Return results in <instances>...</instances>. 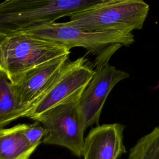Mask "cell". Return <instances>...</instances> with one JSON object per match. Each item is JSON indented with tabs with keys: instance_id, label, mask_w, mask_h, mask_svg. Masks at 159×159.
<instances>
[{
	"instance_id": "2",
	"label": "cell",
	"mask_w": 159,
	"mask_h": 159,
	"mask_svg": "<svg viewBox=\"0 0 159 159\" xmlns=\"http://www.w3.org/2000/svg\"><path fill=\"white\" fill-rule=\"evenodd\" d=\"M70 50L52 40L22 32L0 35V70L14 83L30 69L69 55Z\"/></svg>"
},
{
	"instance_id": "5",
	"label": "cell",
	"mask_w": 159,
	"mask_h": 159,
	"mask_svg": "<svg viewBox=\"0 0 159 159\" xmlns=\"http://www.w3.org/2000/svg\"><path fill=\"white\" fill-rule=\"evenodd\" d=\"M84 88L42 113L35 120L45 129L43 143L65 147L78 157H83L85 139L86 129L78 110V101Z\"/></svg>"
},
{
	"instance_id": "13",
	"label": "cell",
	"mask_w": 159,
	"mask_h": 159,
	"mask_svg": "<svg viewBox=\"0 0 159 159\" xmlns=\"http://www.w3.org/2000/svg\"><path fill=\"white\" fill-rule=\"evenodd\" d=\"M39 123V122L35 121L32 124H25L24 130L25 136L28 141L32 145L36 146L40 144L45 134V129Z\"/></svg>"
},
{
	"instance_id": "4",
	"label": "cell",
	"mask_w": 159,
	"mask_h": 159,
	"mask_svg": "<svg viewBox=\"0 0 159 159\" xmlns=\"http://www.w3.org/2000/svg\"><path fill=\"white\" fill-rule=\"evenodd\" d=\"M122 45L120 43H113L107 46L98 53L95 59L94 75L78 101L79 113L86 129L98 123L110 92L117 83L129 76V73L109 63L112 55Z\"/></svg>"
},
{
	"instance_id": "9",
	"label": "cell",
	"mask_w": 159,
	"mask_h": 159,
	"mask_svg": "<svg viewBox=\"0 0 159 159\" xmlns=\"http://www.w3.org/2000/svg\"><path fill=\"white\" fill-rule=\"evenodd\" d=\"M124 129L119 123L93 128L84 139L83 159H118L126 152L123 142Z\"/></svg>"
},
{
	"instance_id": "6",
	"label": "cell",
	"mask_w": 159,
	"mask_h": 159,
	"mask_svg": "<svg viewBox=\"0 0 159 159\" xmlns=\"http://www.w3.org/2000/svg\"><path fill=\"white\" fill-rule=\"evenodd\" d=\"M18 32L52 40L70 49L73 47H83L89 52L94 53H98L113 43L129 46L135 42L132 32L86 31L68 25L66 22L42 24Z\"/></svg>"
},
{
	"instance_id": "11",
	"label": "cell",
	"mask_w": 159,
	"mask_h": 159,
	"mask_svg": "<svg viewBox=\"0 0 159 159\" xmlns=\"http://www.w3.org/2000/svg\"><path fill=\"white\" fill-rule=\"evenodd\" d=\"M26 110L19 102L13 86L5 73L0 70V127L12 121L25 117Z\"/></svg>"
},
{
	"instance_id": "12",
	"label": "cell",
	"mask_w": 159,
	"mask_h": 159,
	"mask_svg": "<svg viewBox=\"0 0 159 159\" xmlns=\"http://www.w3.org/2000/svg\"><path fill=\"white\" fill-rule=\"evenodd\" d=\"M127 159H159V125L137 142Z\"/></svg>"
},
{
	"instance_id": "10",
	"label": "cell",
	"mask_w": 159,
	"mask_h": 159,
	"mask_svg": "<svg viewBox=\"0 0 159 159\" xmlns=\"http://www.w3.org/2000/svg\"><path fill=\"white\" fill-rule=\"evenodd\" d=\"M25 124L0 129V159H29L38 146L25 136Z\"/></svg>"
},
{
	"instance_id": "7",
	"label": "cell",
	"mask_w": 159,
	"mask_h": 159,
	"mask_svg": "<svg viewBox=\"0 0 159 159\" xmlns=\"http://www.w3.org/2000/svg\"><path fill=\"white\" fill-rule=\"evenodd\" d=\"M94 71L84 57L67 61L43 94L28 111L25 117L34 120L63 102L88 84Z\"/></svg>"
},
{
	"instance_id": "1",
	"label": "cell",
	"mask_w": 159,
	"mask_h": 159,
	"mask_svg": "<svg viewBox=\"0 0 159 159\" xmlns=\"http://www.w3.org/2000/svg\"><path fill=\"white\" fill-rule=\"evenodd\" d=\"M107 0H4L0 4V35L71 16Z\"/></svg>"
},
{
	"instance_id": "8",
	"label": "cell",
	"mask_w": 159,
	"mask_h": 159,
	"mask_svg": "<svg viewBox=\"0 0 159 159\" xmlns=\"http://www.w3.org/2000/svg\"><path fill=\"white\" fill-rule=\"evenodd\" d=\"M68 57L64 55L43 63L25 72L15 83H11L20 104L25 108V116L54 81L68 61Z\"/></svg>"
},
{
	"instance_id": "3",
	"label": "cell",
	"mask_w": 159,
	"mask_h": 159,
	"mask_svg": "<svg viewBox=\"0 0 159 159\" xmlns=\"http://www.w3.org/2000/svg\"><path fill=\"white\" fill-rule=\"evenodd\" d=\"M148 11L143 0H107L70 16L66 23L91 32H132L143 27Z\"/></svg>"
}]
</instances>
